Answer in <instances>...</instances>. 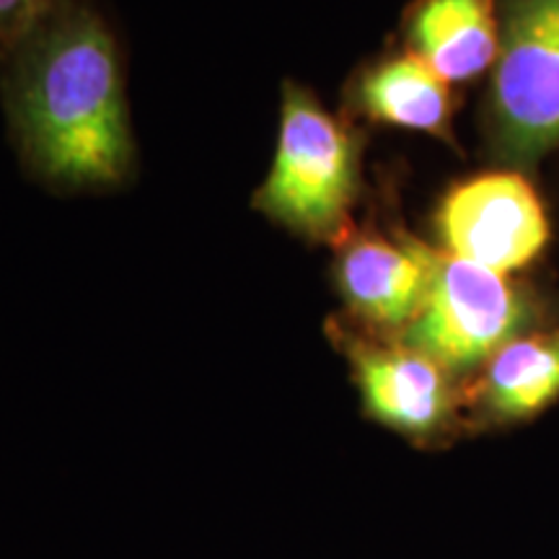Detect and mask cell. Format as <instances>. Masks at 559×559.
I'll return each mask as SVG.
<instances>
[{
  "instance_id": "obj_4",
  "label": "cell",
  "mask_w": 559,
  "mask_h": 559,
  "mask_svg": "<svg viewBox=\"0 0 559 559\" xmlns=\"http://www.w3.org/2000/svg\"><path fill=\"white\" fill-rule=\"evenodd\" d=\"M534 300L510 277L440 249L428 298L396 340L466 379L508 342L534 332Z\"/></svg>"
},
{
  "instance_id": "obj_11",
  "label": "cell",
  "mask_w": 559,
  "mask_h": 559,
  "mask_svg": "<svg viewBox=\"0 0 559 559\" xmlns=\"http://www.w3.org/2000/svg\"><path fill=\"white\" fill-rule=\"evenodd\" d=\"M68 0H0V52L50 19Z\"/></svg>"
},
{
  "instance_id": "obj_7",
  "label": "cell",
  "mask_w": 559,
  "mask_h": 559,
  "mask_svg": "<svg viewBox=\"0 0 559 559\" xmlns=\"http://www.w3.org/2000/svg\"><path fill=\"white\" fill-rule=\"evenodd\" d=\"M440 249L409 239L362 234L342 243L337 285L355 317L376 330H407L428 298Z\"/></svg>"
},
{
  "instance_id": "obj_8",
  "label": "cell",
  "mask_w": 559,
  "mask_h": 559,
  "mask_svg": "<svg viewBox=\"0 0 559 559\" xmlns=\"http://www.w3.org/2000/svg\"><path fill=\"white\" fill-rule=\"evenodd\" d=\"M404 41L449 83L479 79L500 55V3L412 0L404 13Z\"/></svg>"
},
{
  "instance_id": "obj_1",
  "label": "cell",
  "mask_w": 559,
  "mask_h": 559,
  "mask_svg": "<svg viewBox=\"0 0 559 559\" xmlns=\"http://www.w3.org/2000/svg\"><path fill=\"white\" fill-rule=\"evenodd\" d=\"M3 102L21 160L52 190H107L128 179L132 135L115 32L68 0L3 50Z\"/></svg>"
},
{
  "instance_id": "obj_2",
  "label": "cell",
  "mask_w": 559,
  "mask_h": 559,
  "mask_svg": "<svg viewBox=\"0 0 559 559\" xmlns=\"http://www.w3.org/2000/svg\"><path fill=\"white\" fill-rule=\"evenodd\" d=\"M358 190V145L309 88L285 83L277 148L257 207L306 239L345 234Z\"/></svg>"
},
{
  "instance_id": "obj_6",
  "label": "cell",
  "mask_w": 559,
  "mask_h": 559,
  "mask_svg": "<svg viewBox=\"0 0 559 559\" xmlns=\"http://www.w3.org/2000/svg\"><path fill=\"white\" fill-rule=\"evenodd\" d=\"M362 407L386 428L409 438H432L456 412L453 376L404 342H383L340 330Z\"/></svg>"
},
{
  "instance_id": "obj_9",
  "label": "cell",
  "mask_w": 559,
  "mask_h": 559,
  "mask_svg": "<svg viewBox=\"0 0 559 559\" xmlns=\"http://www.w3.org/2000/svg\"><path fill=\"white\" fill-rule=\"evenodd\" d=\"M355 102L368 120L379 124L436 138L451 135V83L407 47L362 70Z\"/></svg>"
},
{
  "instance_id": "obj_3",
  "label": "cell",
  "mask_w": 559,
  "mask_h": 559,
  "mask_svg": "<svg viewBox=\"0 0 559 559\" xmlns=\"http://www.w3.org/2000/svg\"><path fill=\"white\" fill-rule=\"evenodd\" d=\"M498 3L489 143L506 169L519 171L559 148V0Z\"/></svg>"
},
{
  "instance_id": "obj_10",
  "label": "cell",
  "mask_w": 559,
  "mask_h": 559,
  "mask_svg": "<svg viewBox=\"0 0 559 559\" xmlns=\"http://www.w3.org/2000/svg\"><path fill=\"white\" fill-rule=\"evenodd\" d=\"M477 404L489 423H523L559 400V330L508 342L479 370Z\"/></svg>"
},
{
  "instance_id": "obj_5",
  "label": "cell",
  "mask_w": 559,
  "mask_h": 559,
  "mask_svg": "<svg viewBox=\"0 0 559 559\" xmlns=\"http://www.w3.org/2000/svg\"><path fill=\"white\" fill-rule=\"evenodd\" d=\"M443 251L510 277L549 243V215L536 187L515 169L453 185L436 213Z\"/></svg>"
}]
</instances>
